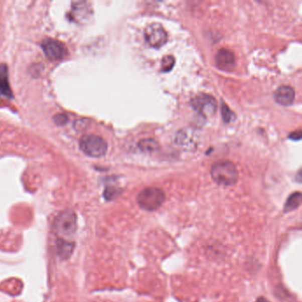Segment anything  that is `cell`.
<instances>
[{
	"instance_id": "1",
	"label": "cell",
	"mask_w": 302,
	"mask_h": 302,
	"mask_svg": "<svg viewBox=\"0 0 302 302\" xmlns=\"http://www.w3.org/2000/svg\"><path fill=\"white\" fill-rule=\"evenodd\" d=\"M211 177L217 185L231 186L237 183L238 171L234 163L229 161H219L213 164Z\"/></svg>"
},
{
	"instance_id": "2",
	"label": "cell",
	"mask_w": 302,
	"mask_h": 302,
	"mask_svg": "<svg viewBox=\"0 0 302 302\" xmlns=\"http://www.w3.org/2000/svg\"><path fill=\"white\" fill-rule=\"evenodd\" d=\"M53 229L60 238H69L76 233L77 220L75 212L71 209H65L60 212L53 223Z\"/></svg>"
},
{
	"instance_id": "3",
	"label": "cell",
	"mask_w": 302,
	"mask_h": 302,
	"mask_svg": "<svg viewBox=\"0 0 302 302\" xmlns=\"http://www.w3.org/2000/svg\"><path fill=\"white\" fill-rule=\"evenodd\" d=\"M166 195L163 190L155 187L145 188L137 195L136 201L142 209L146 211H155L164 203Z\"/></svg>"
},
{
	"instance_id": "4",
	"label": "cell",
	"mask_w": 302,
	"mask_h": 302,
	"mask_svg": "<svg viewBox=\"0 0 302 302\" xmlns=\"http://www.w3.org/2000/svg\"><path fill=\"white\" fill-rule=\"evenodd\" d=\"M79 144L81 150L90 157L99 158L106 155L107 152L106 141L97 135H84L80 139Z\"/></svg>"
},
{
	"instance_id": "5",
	"label": "cell",
	"mask_w": 302,
	"mask_h": 302,
	"mask_svg": "<svg viewBox=\"0 0 302 302\" xmlns=\"http://www.w3.org/2000/svg\"><path fill=\"white\" fill-rule=\"evenodd\" d=\"M191 106L203 117H211L217 110V102L211 95L200 93L191 100Z\"/></svg>"
},
{
	"instance_id": "6",
	"label": "cell",
	"mask_w": 302,
	"mask_h": 302,
	"mask_svg": "<svg viewBox=\"0 0 302 302\" xmlns=\"http://www.w3.org/2000/svg\"><path fill=\"white\" fill-rule=\"evenodd\" d=\"M144 38L148 45L154 48L163 47L168 41V33L159 23H153L145 29Z\"/></svg>"
},
{
	"instance_id": "7",
	"label": "cell",
	"mask_w": 302,
	"mask_h": 302,
	"mask_svg": "<svg viewBox=\"0 0 302 302\" xmlns=\"http://www.w3.org/2000/svg\"><path fill=\"white\" fill-rule=\"evenodd\" d=\"M41 46L43 52L51 61H60L68 55V48L62 42L56 39L46 38L42 42Z\"/></svg>"
},
{
	"instance_id": "8",
	"label": "cell",
	"mask_w": 302,
	"mask_h": 302,
	"mask_svg": "<svg viewBox=\"0 0 302 302\" xmlns=\"http://www.w3.org/2000/svg\"><path fill=\"white\" fill-rule=\"evenodd\" d=\"M215 64L220 70L230 72L236 66L234 53L228 49H220L215 54Z\"/></svg>"
},
{
	"instance_id": "9",
	"label": "cell",
	"mask_w": 302,
	"mask_h": 302,
	"mask_svg": "<svg viewBox=\"0 0 302 302\" xmlns=\"http://www.w3.org/2000/svg\"><path fill=\"white\" fill-rule=\"evenodd\" d=\"M175 143L181 147L191 150L197 147L198 140L195 133L191 129H181L176 135Z\"/></svg>"
},
{
	"instance_id": "10",
	"label": "cell",
	"mask_w": 302,
	"mask_h": 302,
	"mask_svg": "<svg viewBox=\"0 0 302 302\" xmlns=\"http://www.w3.org/2000/svg\"><path fill=\"white\" fill-rule=\"evenodd\" d=\"M274 98L277 104L281 106H291L295 99V91L293 88L288 85H283L276 89L274 93Z\"/></svg>"
},
{
	"instance_id": "11",
	"label": "cell",
	"mask_w": 302,
	"mask_h": 302,
	"mask_svg": "<svg viewBox=\"0 0 302 302\" xmlns=\"http://www.w3.org/2000/svg\"><path fill=\"white\" fill-rule=\"evenodd\" d=\"M0 93L8 98H13L10 83H9V74L7 65L0 64Z\"/></svg>"
},
{
	"instance_id": "12",
	"label": "cell",
	"mask_w": 302,
	"mask_h": 302,
	"mask_svg": "<svg viewBox=\"0 0 302 302\" xmlns=\"http://www.w3.org/2000/svg\"><path fill=\"white\" fill-rule=\"evenodd\" d=\"M57 253L61 260H67L70 257L75 248V243L68 241L67 239L59 238L57 240Z\"/></svg>"
},
{
	"instance_id": "13",
	"label": "cell",
	"mask_w": 302,
	"mask_h": 302,
	"mask_svg": "<svg viewBox=\"0 0 302 302\" xmlns=\"http://www.w3.org/2000/svg\"><path fill=\"white\" fill-rule=\"evenodd\" d=\"M138 147H139L141 151L143 153H147V154H151V153H155L157 152L160 149V144L156 140L153 139V138H145V139L140 140L138 143H137Z\"/></svg>"
},
{
	"instance_id": "14",
	"label": "cell",
	"mask_w": 302,
	"mask_h": 302,
	"mask_svg": "<svg viewBox=\"0 0 302 302\" xmlns=\"http://www.w3.org/2000/svg\"><path fill=\"white\" fill-rule=\"evenodd\" d=\"M301 203V193L299 192L292 193L286 200V203L284 205V212H291L295 210L296 208L299 207Z\"/></svg>"
},
{
	"instance_id": "15",
	"label": "cell",
	"mask_w": 302,
	"mask_h": 302,
	"mask_svg": "<svg viewBox=\"0 0 302 302\" xmlns=\"http://www.w3.org/2000/svg\"><path fill=\"white\" fill-rule=\"evenodd\" d=\"M221 113H222V117L225 123H231L235 121L236 119V114L233 111H231V108L227 106L225 103L222 102V107H221Z\"/></svg>"
},
{
	"instance_id": "16",
	"label": "cell",
	"mask_w": 302,
	"mask_h": 302,
	"mask_svg": "<svg viewBox=\"0 0 302 302\" xmlns=\"http://www.w3.org/2000/svg\"><path fill=\"white\" fill-rule=\"evenodd\" d=\"M175 58L172 55H166L163 57L162 61V71L170 72L174 68Z\"/></svg>"
},
{
	"instance_id": "17",
	"label": "cell",
	"mask_w": 302,
	"mask_h": 302,
	"mask_svg": "<svg viewBox=\"0 0 302 302\" xmlns=\"http://www.w3.org/2000/svg\"><path fill=\"white\" fill-rule=\"evenodd\" d=\"M119 194V190L114 188V187H108L106 188L105 193H104V196L106 198V200H112L116 198Z\"/></svg>"
},
{
	"instance_id": "18",
	"label": "cell",
	"mask_w": 302,
	"mask_h": 302,
	"mask_svg": "<svg viewBox=\"0 0 302 302\" xmlns=\"http://www.w3.org/2000/svg\"><path fill=\"white\" fill-rule=\"evenodd\" d=\"M54 121L58 125H63L68 121V117L65 114L59 113V114H57L56 116L54 117Z\"/></svg>"
},
{
	"instance_id": "19",
	"label": "cell",
	"mask_w": 302,
	"mask_h": 302,
	"mask_svg": "<svg viewBox=\"0 0 302 302\" xmlns=\"http://www.w3.org/2000/svg\"><path fill=\"white\" fill-rule=\"evenodd\" d=\"M290 138H291L292 140L300 139L301 138V131L298 130L296 132L291 133V135H290Z\"/></svg>"
},
{
	"instance_id": "20",
	"label": "cell",
	"mask_w": 302,
	"mask_h": 302,
	"mask_svg": "<svg viewBox=\"0 0 302 302\" xmlns=\"http://www.w3.org/2000/svg\"><path fill=\"white\" fill-rule=\"evenodd\" d=\"M255 302H269V300H268L267 298H265L264 297H260V298H257Z\"/></svg>"
}]
</instances>
